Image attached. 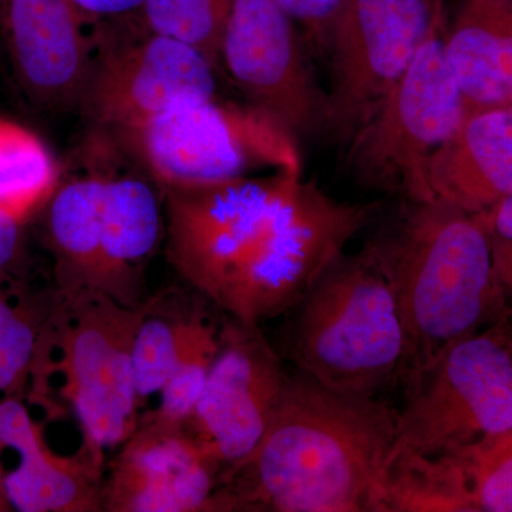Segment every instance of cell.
I'll return each instance as SVG.
<instances>
[{
  "instance_id": "24",
  "label": "cell",
  "mask_w": 512,
  "mask_h": 512,
  "mask_svg": "<svg viewBox=\"0 0 512 512\" xmlns=\"http://www.w3.org/2000/svg\"><path fill=\"white\" fill-rule=\"evenodd\" d=\"M229 13L217 0H146L133 15L143 28L198 50L220 69Z\"/></svg>"
},
{
  "instance_id": "11",
  "label": "cell",
  "mask_w": 512,
  "mask_h": 512,
  "mask_svg": "<svg viewBox=\"0 0 512 512\" xmlns=\"http://www.w3.org/2000/svg\"><path fill=\"white\" fill-rule=\"evenodd\" d=\"M299 174L275 171L160 190L167 256L175 271L218 305L229 278L258 247Z\"/></svg>"
},
{
  "instance_id": "6",
  "label": "cell",
  "mask_w": 512,
  "mask_h": 512,
  "mask_svg": "<svg viewBox=\"0 0 512 512\" xmlns=\"http://www.w3.org/2000/svg\"><path fill=\"white\" fill-rule=\"evenodd\" d=\"M379 211L380 202L339 201L296 175L218 306L229 318L256 326L292 311Z\"/></svg>"
},
{
  "instance_id": "33",
  "label": "cell",
  "mask_w": 512,
  "mask_h": 512,
  "mask_svg": "<svg viewBox=\"0 0 512 512\" xmlns=\"http://www.w3.org/2000/svg\"><path fill=\"white\" fill-rule=\"evenodd\" d=\"M5 474L6 473H3L2 466H0V512L12 510L8 503V498H6L5 484H3V481H5Z\"/></svg>"
},
{
  "instance_id": "30",
  "label": "cell",
  "mask_w": 512,
  "mask_h": 512,
  "mask_svg": "<svg viewBox=\"0 0 512 512\" xmlns=\"http://www.w3.org/2000/svg\"><path fill=\"white\" fill-rule=\"evenodd\" d=\"M25 261V222L0 211V286H15Z\"/></svg>"
},
{
  "instance_id": "19",
  "label": "cell",
  "mask_w": 512,
  "mask_h": 512,
  "mask_svg": "<svg viewBox=\"0 0 512 512\" xmlns=\"http://www.w3.org/2000/svg\"><path fill=\"white\" fill-rule=\"evenodd\" d=\"M107 175L90 173L60 181L47 201L46 237L55 256L57 295L101 293L104 194Z\"/></svg>"
},
{
  "instance_id": "16",
  "label": "cell",
  "mask_w": 512,
  "mask_h": 512,
  "mask_svg": "<svg viewBox=\"0 0 512 512\" xmlns=\"http://www.w3.org/2000/svg\"><path fill=\"white\" fill-rule=\"evenodd\" d=\"M434 197L488 214L512 190V106L464 109L463 119L431 158Z\"/></svg>"
},
{
  "instance_id": "13",
  "label": "cell",
  "mask_w": 512,
  "mask_h": 512,
  "mask_svg": "<svg viewBox=\"0 0 512 512\" xmlns=\"http://www.w3.org/2000/svg\"><path fill=\"white\" fill-rule=\"evenodd\" d=\"M288 375L259 326L234 318L222 326L220 353L184 426L221 473L258 446Z\"/></svg>"
},
{
  "instance_id": "9",
  "label": "cell",
  "mask_w": 512,
  "mask_h": 512,
  "mask_svg": "<svg viewBox=\"0 0 512 512\" xmlns=\"http://www.w3.org/2000/svg\"><path fill=\"white\" fill-rule=\"evenodd\" d=\"M94 25L92 67L79 110L101 133L217 96L218 69L198 50L150 32L134 15Z\"/></svg>"
},
{
  "instance_id": "4",
  "label": "cell",
  "mask_w": 512,
  "mask_h": 512,
  "mask_svg": "<svg viewBox=\"0 0 512 512\" xmlns=\"http://www.w3.org/2000/svg\"><path fill=\"white\" fill-rule=\"evenodd\" d=\"M106 136L158 190L218 183L256 171L302 173L298 141L245 101L218 96L188 101Z\"/></svg>"
},
{
  "instance_id": "2",
  "label": "cell",
  "mask_w": 512,
  "mask_h": 512,
  "mask_svg": "<svg viewBox=\"0 0 512 512\" xmlns=\"http://www.w3.org/2000/svg\"><path fill=\"white\" fill-rule=\"evenodd\" d=\"M392 286L407 339L402 383L510 306L494 272L485 214L441 198L402 200L367 241Z\"/></svg>"
},
{
  "instance_id": "34",
  "label": "cell",
  "mask_w": 512,
  "mask_h": 512,
  "mask_svg": "<svg viewBox=\"0 0 512 512\" xmlns=\"http://www.w3.org/2000/svg\"><path fill=\"white\" fill-rule=\"evenodd\" d=\"M504 322H505V325H507V328H508V330H510V333L512 335V306H511V308H508L507 312H505Z\"/></svg>"
},
{
  "instance_id": "7",
  "label": "cell",
  "mask_w": 512,
  "mask_h": 512,
  "mask_svg": "<svg viewBox=\"0 0 512 512\" xmlns=\"http://www.w3.org/2000/svg\"><path fill=\"white\" fill-rule=\"evenodd\" d=\"M503 318L451 343L403 383L402 443L456 453L512 430V335Z\"/></svg>"
},
{
  "instance_id": "5",
  "label": "cell",
  "mask_w": 512,
  "mask_h": 512,
  "mask_svg": "<svg viewBox=\"0 0 512 512\" xmlns=\"http://www.w3.org/2000/svg\"><path fill=\"white\" fill-rule=\"evenodd\" d=\"M444 9L406 72L345 148L346 167L370 190L434 198L431 158L463 119L464 99L444 45Z\"/></svg>"
},
{
  "instance_id": "12",
  "label": "cell",
  "mask_w": 512,
  "mask_h": 512,
  "mask_svg": "<svg viewBox=\"0 0 512 512\" xmlns=\"http://www.w3.org/2000/svg\"><path fill=\"white\" fill-rule=\"evenodd\" d=\"M220 67L245 103L278 121L299 144L326 136L328 93L320 89L295 20L274 0H234Z\"/></svg>"
},
{
  "instance_id": "26",
  "label": "cell",
  "mask_w": 512,
  "mask_h": 512,
  "mask_svg": "<svg viewBox=\"0 0 512 512\" xmlns=\"http://www.w3.org/2000/svg\"><path fill=\"white\" fill-rule=\"evenodd\" d=\"M456 453L477 511L512 512V430Z\"/></svg>"
},
{
  "instance_id": "18",
  "label": "cell",
  "mask_w": 512,
  "mask_h": 512,
  "mask_svg": "<svg viewBox=\"0 0 512 512\" xmlns=\"http://www.w3.org/2000/svg\"><path fill=\"white\" fill-rule=\"evenodd\" d=\"M444 45L464 109L512 106V0H460Z\"/></svg>"
},
{
  "instance_id": "10",
  "label": "cell",
  "mask_w": 512,
  "mask_h": 512,
  "mask_svg": "<svg viewBox=\"0 0 512 512\" xmlns=\"http://www.w3.org/2000/svg\"><path fill=\"white\" fill-rule=\"evenodd\" d=\"M443 0H343L330 23L326 136L345 150L399 82Z\"/></svg>"
},
{
  "instance_id": "22",
  "label": "cell",
  "mask_w": 512,
  "mask_h": 512,
  "mask_svg": "<svg viewBox=\"0 0 512 512\" xmlns=\"http://www.w3.org/2000/svg\"><path fill=\"white\" fill-rule=\"evenodd\" d=\"M60 181L59 164L45 141L0 117V211L26 224L43 210Z\"/></svg>"
},
{
  "instance_id": "20",
  "label": "cell",
  "mask_w": 512,
  "mask_h": 512,
  "mask_svg": "<svg viewBox=\"0 0 512 512\" xmlns=\"http://www.w3.org/2000/svg\"><path fill=\"white\" fill-rule=\"evenodd\" d=\"M373 512H477V507L457 453H421L397 440L377 481Z\"/></svg>"
},
{
  "instance_id": "25",
  "label": "cell",
  "mask_w": 512,
  "mask_h": 512,
  "mask_svg": "<svg viewBox=\"0 0 512 512\" xmlns=\"http://www.w3.org/2000/svg\"><path fill=\"white\" fill-rule=\"evenodd\" d=\"M154 305L150 303L134 336L133 376L138 407L146 406L150 397L163 392L180 359L190 322V315L183 318L157 315Z\"/></svg>"
},
{
  "instance_id": "21",
  "label": "cell",
  "mask_w": 512,
  "mask_h": 512,
  "mask_svg": "<svg viewBox=\"0 0 512 512\" xmlns=\"http://www.w3.org/2000/svg\"><path fill=\"white\" fill-rule=\"evenodd\" d=\"M18 466L5 474L10 508L20 512L101 511L103 467L82 453L60 457L45 440L19 451Z\"/></svg>"
},
{
  "instance_id": "14",
  "label": "cell",
  "mask_w": 512,
  "mask_h": 512,
  "mask_svg": "<svg viewBox=\"0 0 512 512\" xmlns=\"http://www.w3.org/2000/svg\"><path fill=\"white\" fill-rule=\"evenodd\" d=\"M87 23L72 0H0V47L33 106L79 110L93 60Z\"/></svg>"
},
{
  "instance_id": "31",
  "label": "cell",
  "mask_w": 512,
  "mask_h": 512,
  "mask_svg": "<svg viewBox=\"0 0 512 512\" xmlns=\"http://www.w3.org/2000/svg\"><path fill=\"white\" fill-rule=\"evenodd\" d=\"M93 23L133 15L146 0H72Z\"/></svg>"
},
{
  "instance_id": "1",
  "label": "cell",
  "mask_w": 512,
  "mask_h": 512,
  "mask_svg": "<svg viewBox=\"0 0 512 512\" xmlns=\"http://www.w3.org/2000/svg\"><path fill=\"white\" fill-rule=\"evenodd\" d=\"M399 437L394 407L296 370L258 446L222 471L215 512H373Z\"/></svg>"
},
{
  "instance_id": "27",
  "label": "cell",
  "mask_w": 512,
  "mask_h": 512,
  "mask_svg": "<svg viewBox=\"0 0 512 512\" xmlns=\"http://www.w3.org/2000/svg\"><path fill=\"white\" fill-rule=\"evenodd\" d=\"M47 313L50 311L26 302L15 318L0 328V399L15 396L25 383Z\"/></svg>"
},
{
  "instance_id": "28",
  "label": "cell",
  "mask_w": 512,
  "mask_h": 512,
  "mask_svg": "<svg viewBox=\"0 0 512 512\" xmlns=\"http://www.w3.org/2000/svg\"><path fill=\"white\" fill-rule=\"evenodd\" d=\"M495 276L512 306V190L485 214Z\"/></svg>"
},
{
  "instance_id": "29",
  "label": "cell",
  "mask_w": 512,
  "mask_h": 512,
  "mask_svg": "<svg viewBox=\"0 0 512 512\" xmlns=\"http://www.w3.org/2000/svg\"><path fill=\"white\" fill-rule=\"evenodd\" d=\"M296 25L302 26L316 47L323 52L330 23L343 0H274Z\"/></svg>"
},
{
  "instance_id": "17",
  "label": "cell",
  "mask_w": 512,
  "mask_h": 512,
  "mask_svg": "<svg viewBox=\"0 0 512 512\" xmlns=\"http://www.w3.org/2000/svg\"><path fill=\"white\" fill-rule=\"evenodd\" d=\"M146 175H107L101 293L124 306L141 305L144 269L165 231L164 204Z\"/></svg>"
},
{
  "instance_id": "32",
  "label": "cell",
  "mask_w": 512,
  "mask_h": 512,
  "mask_svg": "<svg viewBox=\"0 0 512 512\" xmlns=\"http://www.w3.org/2000/svg\"><path fill=\"white\" fill-rule=\"evenodd\" d=\"M13 286H0V328L18 315L25 299L12 292Z\"/></svg>"
},
{
  "instance_id": "3",
  "label": "cell",
  "mask_w": 512,
  "mask_h": 512,
  "mask_svg": "<svg viewBox=\"0 0 512 512\" xmlns=\"http://www.w3.org/2000/svg\"><path fill=\"white\" fill-rule=\"evenodd\" d=\"M292 311L289 355L298 372L329 389L367 397L402 383V315L367 245L336 258Z\"/></svg>"
},
{
  "instance_id": "15",
  "label": "cell",
  "mask_w": 512,
  "mask_h": 512,
  "mask_svg": "<svg viewBox=\"0 0 512 512\" xmlns=\"http://www.w3.org/2000/svg\"><path fill=\"white\" fill-rule=\"evenodd\" d=\"M101 488V511L215 512L221 468L183 426L143 419Z\"/></svg>"
},
{
  "instance_id": "8",
  "label": "cell",
  "mask_w": 512,
  "mask_h": 512,
  "mask_svg": "<svg viewBox=\"0 0 512 512\" xmlns=\"http://www.w3.org/2000/svg\"><path fill=\"white\" fill-rule=\"evenodd\" d=\"M56 302L62 393L82 427L80 453L103 467L106 450L120 447L140 424L133 343L151 302L124 306L90 291L57 295Z\"/></svg>"
},
{
  "instance_id": "23",
  "label": "cell",
  "mask_w": 512,
  "mask_h": 512,
  "mask_svg": "<svg viewBox=\"0 0 512 512\" xmlns=\"http://www.w3.org/2000/svg\"><path fill=\"white\" fill-rule=\"evenodd\" d=\"M222 326L194 311L180 359L161 392L158 409L147 419L165 426H185L200 399L221 349Z\"/></svg>"
}]
</instances>
